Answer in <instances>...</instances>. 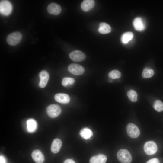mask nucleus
Here are the masks:
<instances>
[{
  "mask_svg": "<svg viewBox=\"0 0 163 163\" xmlns=\"http://www.w3.org/2000/svg\"><path fill=\"white\" fill-rule=\"evenodd\" d=\"M117 157L121 163H130L132 160L130 152L126 149H121L117 153Z\"/></svg>",
  "mask_w": 163,
  "mask_h": 163,
  "instance_id": "obj_1",
  "label": "nucleus"
},
{
  "mask_svg": "<svg viewBox=\"0 0 163 163\" xmlns=\"http://www.w3.org/2000/svg\"><path fill=\"white\" fill-rule=\"evenodd\" d=\"M22 35L20 32L16 31L9 34L6 38L8 43L10 45L14 46L21 41Z\"/></svg>",
  "mask_w": 163,
  "mask_h": 163,
  "instance_id": "obj_2",
  "label": "nucleus"
},
{
  "mask_svg": "<svg viewBox=\"0 0 163 163\" xmlns=\"http://www.w3.org/2000/svg\"><path fill=\"white\" fill-rule=\"evenodd\" d=\"M47 113L51 118H54L58 116L61 113L60 107L56 104H51L49 105L46 109Z\"/></svg>",
  "mask_w": 163,
  "mask_h": 163,
  "instance_id": "obj_3",
  "label": "nucleus"
},
{
  "mask_svg": "<svg viewBox=\"0 0 163 163\" xmlns=\"http://www.w3.org/2000/svg\"><path fill=\"white\" fill-rule=\"evenodd\" d=\"M144 149L146 154L152 155L156 152L157 151V146L154 141H149L146 142L144 145Z\"/></svg>",
  "mask_w": 163,
  "mask_h": 163,
  "instance_id": "obj_4",
  "label": "nucleus"
},
{
  "mask_svg": "<svg viewBox=\"0 0 163 163\" xmlns=\"http://www.w3.org/2000/svg\"><path fill=\"white\" fill-rule=\"evenodd\" d=\"M126 131L128 135L133 138L138 137L140 134L139 128L136 125L132 123H129L127 125Z\"/></svg>",
  "mask_w": 163,
  "mask_h": 163,
  "instance_id": "obj_5",
  "label": "nucleus"
},
{
  "mask_svg": "<svg viewBox=\"0 0 163 163\" xmlns=\"http://www.w3.org/2000/svg\"><path fill=\"white\" fill-rule=\"evenodd\" d=\"M12 9L11 4L8 1L2 0L0 3V11L4 15H9L11 12Z\"/></svg>",
  "mask_w": 163,
  "mask_h": 163,
  "instance_id": "obj_6",
  "label": "nucleus"
},
{
  "mask_svg": "<svg viewBox=\"0 0 163 163\" xmlns=\"http://www.w3.org/2000/svg\"><path fill=\"white\" fill-rule=\"evenodd\" d=\"M69 72L71 74L76 75H80L84 72V68L82 66L77 64L72 63L68 66Z\"/></svg>",
  "mask_w": 163,
  "mask_h": 163,
  "instance_id": "obj_7",
  "label": "nucleus"
},
{
  "mask_svg": "<svg viewBox=\"0 0 163 163\" xmlns=\"http://www.w3.org/2000/svg\"><path fill=\"white\" fill-rule=\"evenodd\" d=\"M70 58L73 61L80 62L83 61L85 58V55L83 52L78 50L71 52L69 54Z\"/></svg>",
  "mask_w": 163,
  "mask_h": 163,
  "instance_id": "obj_8",
  "label": "nucleus"
},
{
  "mask_svg": "<svg viewBox=\"0 0 163 163\" xmlns=\"http://www.w3.org/2000/svg\"><path fill=\"white\" fill-rule=\"evenodd\" d=\"M40 81L39 86L41 88H44L46 85L49 78V74L45 70H42L39 73Z\"/></svg>",
  "mask_w": 163,
  "mask_h": 163,
  "instance_id": "obj_9",
  "label": "nucleus"
},
{
  "mask_svg": "<svg viewBox=\"0 0 163 163\" xmlns=\"http://www.w3.org/2000/svg\"><path fill=\"white\" fill-rule=\"evenodd\" d=\"M47 10L50 14L57 15L60 13L61 8L58 4L55 3H52L48 6Z\"/></svg>",
  "mask_w": 163,
  "mask_h": 163,
  "instance_id": "obj_10",
  "label": "nucleus"
},
{
  "mask_svg": "<svg viewBox=\"0 0 163 163\" xmlns=\"http://www.w3.org/2000/svg\"><path fill=\"white\" fill-rule=\"evenodd\" d=\"M135 29L139 31H142L144 30L145 25L142 19L140 17L135 18L133 22Z\"/></svg>",
  "mask_w": 163,
  "mask_h": 163,
  "instance_id": "obj_11",
  "label": "nucleus"
},
{
  "mask_svg": "<svg viewBox=\"0 0 163 163\" xmlns=\"http://www.w3.org/2000/svg\"><path fill=\"white\" fill-rule=\"evenodd\" d=\"M54 99L56 101L63 104L68 103L70 100V97L67 94L61 93L56 94Z\"/></svg>",
  "mask_w": 163,
  "mask_h": 163,
  "instance_id": "obj_12",
  "label": "nucleus"
},
{
  "mask_svg": "<svg viewBox=\"0 0 163 163\" xmlns=\"http://www.w3.org/2000/svg\"><path fill=\"white\" fill-rule=\"evenodd\" d=\"M31 156L33 160L36 163H43L44 161L43 155L38 150H34L32 153Z\"/></svg>",
  "mask_w": 163,
  "mask_h": 163,
  "instance_id": "obj_13",
  "label": "nucleus"
},
{
  "mask_svg": "<svg viewBox=\"0 0 163 163\" xmlns=\"http://www.w3.org/2000/svg\"><path fill=\"white\" fill-rule=\"evenodd\" d=\"M95 5L93 0H85L81 4V8L84 11L87 12L92 9Z\"/></svg>",
  "mask_w": 163,
  "mask_h": 163,
  "instance_id": "obj_14",
  "label": "nucleus"
},
{
  "mask_svg": "<svg viewBox=\"0 0 163 163\" xmlns=\"http://www.w3.org/2000/svg\"><path fill=\"white\" fill-rule=\"evenodd\" d=\"M62 146V142L61 140L56 138L53 140L51 144V150L54 153H57L60 150Z\"/></svg>",
  "mask_w": 163,
  "mask_h": 163,
  "instance_id": "obj_15",
  "label": "nucleus"
},
{
  "mask_svg": "<svg viewBox=\"0 0 163 163\" xmlns=\"http://www.w3.org/2000/svg\"><path fill=\"white\" fill-rule=\"evenodd\" d=\"M107 157L103 154H100L92 157L89 161L90 163H105Z\"/></svg>",
  "mask_w": 163,
  "mask_h": 163,
  "instance_id": "obj_16",
  "label": "nucleus"
},
{
  "mask_svg": "<svg viewBox=\"0 0 163 163\" xmlns=\"http://www.w3.org/2000/svg\"><path fill=\"white\" fill-rule=\"evenodd\" d=\"M98 31L101 34H107L111 32V28L110 25L107 23H101L99 24Z\"/></svg>",
  "mask_w": 163,
  "mask_h": 163,
  "instance_id": "obj_17",
  "label": "nucleus"
},
{
  "mask_svg": "<svg viewBox=\"0 0 163 163\" xmlns=\"http://www.w3.org/2000/svg\"><path fill=\"white\" fill-rule=\"evenodd\" d=\"M81 136L85 140L89 139L93 135L92 131L88 128H85L81 129L80 132Z\"/></svg>",
  "mask_w": 163,
  "mask_h": 163,
  "instance_id": "obj_18",
  "label": "nucleus"
},
{
  "mask_svg": "<svg viewBox=\"0 0 163 163\" xmlns=\"http://www.w3.org/2000/svg\"><path fill=\"white\" fill-rule=\"evenodd\" d=\"M133 34L132 32H128L124 33L121 37V41L124 44H126L133 38Z\"/></svg>",
  "mask_w": 163,
  "mask_h": 163,
  "instance_id": "obj_19",
  "label": "nucleus"
},
{
  "mask_svg": "<svg viewBox=\"0 0 163 163\" xmlns=\"http://www.w3.org/2000/svg\"><path fill=\"white\" fill-rule=\"evenodd\" d=\"M154 70L149 67L144 69L142 73V77L145 78H148L152 77L154 75Z\"/></svg>",
  "mask_w": 163,
  "mask_h": 163,
  "instance_id": "obj_20",
  "label": "nucleus"
},
{
  "mask_svg": "<svg viewBox=\"0 0 163 163\" xmlns=\"http://www.w3.org/2000/svg\"><path fill=\"white\" fill-rule=\"evenodd\" d=\"M127 94L129 99L131 101L136 102L137 101V94L134 90H129L127 91Z\"/></svg>",
  "mask_w": 163,
  "mask_h": 163,
  "instance_id": "obj_21",
  "label": "nucleus"
},
{
  "mask_svg": "<svg viewBox=\"0 0 163 163\" xmlns=\"http://www.w3.org/2000/svg\"><path fill=\"white\" fill-rule=\"evenodd\" d=\"M27 129L30 132H33L35 130L37 127V123L35 120L30 119L28 120L27 122Z\"/></svg>",
  "mask_w": 163,
  "mask_h": 163,
  "instance_id": "obj_22",
  "label": "nucleus"
},
{
  "mask_svg": "<svg viewBox=\"0 0 163 163\" xmlns=\"http://www.w3.org/2000/svg\"><path fill=\"white\" fill-rule=\"evenodd\" d=\"M108 76L112 79H117L120 78L121 76V72L117 70H114L110 72Z\"/></svg>",
  "mask_w": 163,
  "mask_h": 163,
  "instance_id": "obj_23",
  "label": "nucleus"
},
{
  "mask_svg": "<svg viewBox=\"0 0 163 163\" xmlns=\"http://www.w3.org/2000/svg\"><path fill=\"white\" fill-rule=\"evenodd\" d=\"M153 107L157 111L162 112L163 111V103L160 100H156L154 102Z\"/></svg>",
  "mask_w": 163,
  "mask_h": 163,
  "instance_id": "obj_24",
  "label": "nucleus"
},
{
  "mask_svg": "<svg viewBox=\"0 0 163 163\" xmlns=\"http://www.w3.org/2000/svg\"><path fill=\"white\" fill-rule=\"evenodd\" d=\"M74 79L70 77H65L62 80V84L64 86L72 85L75 82Z\"/></svg>",
  "mask_w": 163,
  "mask_h": 163,
  "instance_id": "obj_25",
  "label": "nucleus"
},
{
  "mask_svg": "<svg viewBox=\"0 0 163 163\" xmlns=\"http://www.w3.org/2000/svg\"><path fill=\"white\" fill-rule=\"evenodd\" d=\"M146 163H160V162L158 159L154 158L148 160Z\"/></svg>",
  "mask_w": 163,
  "mask_h": 163,
  "instance_id": "obj_26",
  "label": "nucleus"
},
{
  "mask_svg": "<svg viewBox=\"0 0 163 163\" xmlns=\"http://www.w3.org/2000/svg\"><path fill=\"white\" fill-rule=\"evenodd\" d=\"M64 163H75V161L71 159H67L65 161Z\"/></svg>",
  "mask_w": 163,
  "mask_h": 163,
  "instance_id": "obj_27",
  "label": "nucleus"
},
{
  "mask_svg": "<svg viewBox=\"0 0 163 163\" xmlns=\"http://www.w3.org/2000/svg\"><path fill=\"white\" fill-rule=\"evenodd\" d=\"M0 163H5V161L4 158L2 156L0 157Z\"/></svg>",
  "mask_w": 163,
  "mask_h": 163,
  "instance_id": "obj_28",
  "label": "nucleus"
},
{
  "mask_svg": "<svg viewBox=\"0 0 163 163\" xmlns=\"http://www.w3.org/2000/svg\"><path fill=\"white\" fill-rule=\"evenodd\" d=\"M108 81L110 83H112L113 82V79L111 78L108 79Z\"/></svg>",
  "mask_w": 163,
  "mask_h": 163,
  "instance_id": "obj_29",
  "label": "nucleus"
}]
</instances>
